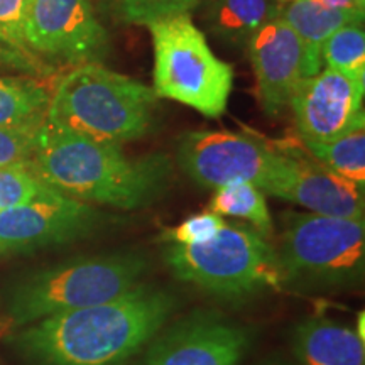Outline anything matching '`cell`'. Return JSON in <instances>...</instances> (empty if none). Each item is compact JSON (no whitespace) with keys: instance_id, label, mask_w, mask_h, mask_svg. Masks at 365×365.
Here are the masks:
<instances>
[{"instance_id":"cell-1","label":"cell","mask_w":365,"mask_h":365,"mask_svg":"<svg viewBox=\"0 0 365 365\" xmlns=\"http://www.w3.org/2000/svg\"><path fill=\"white\" fill-rule=\"evenodd\" d=\"M175 307L168 291L139 284L115 299L31 323L17 345L39 365H127Z\"/></svg>"},{"instance_id":"cell-2","label":"cell","mask_w":365,"mask_h":365,"mask_svg":"<svg viewBox=\"0 0 365 365\" xmlns=\"http://www.w3.org/2000/svg\"><path fill=\"white\" fill-rule=\"evenodd\" d=\"M29 168L70 198L120 210L156 202L171 176V163L164 154L127 158L120 145L98 143L46 120Z\"/></svg>"},{"instance_id":"cell-3","label":"cell","mask_w":365,"mask_h":365,"mask_svg":"<svg viewBox=\"0 0 365 365\" xmlns=\"http://www.w3.org/2000/svg\"><path fill=\"white\" fill-rule=\"evenodd\" d=\"M156 105L158 95L149 86L85 63L58 81L46 122L98 143L122 145L148 134Z\"/></svg>"},{"instance_id":"cell-4","label":"cell","mask_w":365,"mask_h":365,"mask_svg":"<svg viewBox=\"0 0 365 365\" xmlns=\"http://www.w3.org/2000/svg\"><path fill=\"white\" fill-rule=\"evenodd\" d=\"M276 257L281 286L322 291L359 284L365 271V220L286 213Z\"/></svg>"},{"instance_id":"cell-5","label":"cell","mask_w":365,"mask_h":365,"mask_svg":"<svg viewBox=\"0 0 365 365\" xmlns=\"http://www.w3.org/2000/svg\"><path fill=\"white\" fill-rule=\"evenodd\" d=\"M145 259L134 252L80 257L31 274L16 286L9 304L14 325L115 299L140 284Z\"/></svg>"},{"instance_id":"cell-6","label":"cell","mask_w":365,"mask_h":365,"mask_svg":"<svg viewBox=\"0 0 365 365\" xmlns=\"http://www.w3.org/2000/svg\"><path fill=\"white\" fill-rule=\"evenodd\" d=\"M154 46V93L176 100L205 117L227 110L234 68L210 49L190 14L148 24Z\"/></svg>"},{"instance_id":"cell-7","label":"cell","mask_w":365,"mask_h":365,"mask_svg":"<svg viewBox=\"0 0 365 365\" xmlns=\"http://www.w3.org/2000/svg\"><path fill=\"white\" fill-rule=\"evenodd\" d=\"M164 261L180 281L227 299L281 286L276 250L264 235L228 223L205 244H168Z\"/></svg>"},{"instance_id":"cell-8","label":"cell","mask_w":365,"mask_h":365,"mask_svg":"<svg viewBox=\"0 0 365 365\" xmlns=\"http://www.w3.org/2000/svg\"><path fill=\"white\" fill-rule=\"evenodd\" d=\"M276 153L252 137L230 130H195L181 135L178 163L196 185L218 190L234 182L262 186Z\"/></svg>"},{"instance_id":"cell-9","label":"cell","mask_w":365,"mask_h":365,"mask_svg":"<svg viewBox=\"0 0 365 365\" xmlns=\"http://www.w3.org/2000/svg\"><path fill=\"white\" fill-rule=\"evenodd\" d=\"M100 220L91 205L51 190L31 203L0 210V255L81 239L90 235Z\"/></svg>"},{"instance_id":"cell-10","label":"cell","mask_w":365,"mask_h":365,"mask_svg":"<svg viewBox=\"0 0 365 365\" xmlns=\"http://www.w3.org/2000/svg\"><path fill=\"white\" fill-rule=\"evenodd\" d=\"M24 41L36 53L71 63H95L108 48L91 0H31Z\"/></svg>"},{"instance_id":"cell-11","label":"cell","mask_w":365,"mask_h":365,"mask_svg":"<svg viewBox=\"0 0 365 365\" xmlns=\"http://www.w3.org/2000/svg\"><path fill=\"white\" fill-rule=\"evenodd\" d=\"M249 345L247 328L217 314L198 313L158 336L140 365H239Z\"/></svg>"},{"instance_id":"cell-12","label":"cell","mask_w":365,"mask_h":365,"mask_svg":"<svg viewBox=\"0 0 365 365\" xmlns=\"http://www.w3.org/2000/svg\"><path fill=\"white\" fill-rule=\"evenodd\" d=\"M262 191L299 205L314 215L364 218V188L318 161L276 153Z\"/></svg>"},{"instance_id":"cell-13","label":"cell","mask_w":365,"mask_h":365,"mask_svg":"<svg viewBox=\"0 0 365 365\" xmlns=\"http://www.w3.org/2000/svg\"><path fill=\"white\" fill-rule=\"evenodd\" d=\"M364 93L365 83L330 68L301 81L289 105L304 143H325L364 127Z\"/></svg>"},{"instance_id":"cell-14","label":"cell","mask_w":365,"mask_h":365,"mask_svg":"<svg viewBox=\"0 0 365 365\" xmlns=\"http://www.w3.org/2000/svg\"><path fill=\"white\" fill-rule=\"evenodd\" d=\"M245 49L252 63L262 108L269 115H277L307 78L303 44L279 12L254 34Z\"/></svg>"},{"instance_id":"cell-15","label":"cell","mask_w":365,"mask_h":365,"mask_svg":"<svg viewBox=\"0 0 365 365\" xmlns=\"http://www.w3.org/2000/svg\"><path fill=\"white\" fill-rule=\"evenodd\" d=\"M354 328L325 317H309L293 331L298 365H365V345Z\"/></svg>"},{"instance_id":"cell-16","label":"cell","mask_w":365,"mask_h":365,"mask_svg":"<svg viewBox=\"0 0 365 365\" xmlns=\"http://www.w3.org/2000/svg\"><path fill=\"white\" fill-rule=\"evenodd\" d=\"M281 16L303 44L307 54V78L319 73L323 63V46L328 38L340 27L364 21L362 11L327 9L314 0H291Z\"/></svg>"},{"instance_id":"cell-17","label":"cell","mask_w":365,"mask_h":365,"mask_svg":"<svg viewBox=\"0 0 365 365\" xmlns=\"http://www.w3.org/2000/svg\"><path fill=\"white\" fill-rule=\"evenodd\" d=\"M207 27L218 41L234 48H247L269 19L279 14L272 0H205Z\"/></svg>"},{"instance_id":"cell-18","label":"cell","mask_w":365,"mask_h":365,"mask_svg":"<svg viewBox=\"0 0 365 365\" xmlns=\"http://www.w3.org/2000/svg\"><path fill=\"white\" fill-rule=\"evenodd\" d=\"M319 164L336 175L365 188V130L364 127L346 132L325 143H304Z\"/></svg>"},{"instance_id":"cell-19","label":"cell","mask_w":365,"mask_h":365,"mask_svg":"<svg viewBox=\"0 0 365 365\" xmlns=\"http://www.w3.org/2000/svg\"><path fill=\"white\" fill-rule=\"evenodd\" d=\"M210 212L220 217H235L249 222L261 235L272 234V217L266 193L252 182H234L215 190Z\"/></svg>"},{"instance_id":"cell-20","label":"cell","mask_w":365,"mask_h":365,"mask_svg":"<svg viewBox=\"0 0 365 365\" xmlns=\"http://www.w3.org/2000/svg\"><path fill=\"white\" fill-rule=\"evenodd\" d=\"M51 93L27 78H0V127L46 117Z\"/></svg>"},{"instance_id":"cell-21","label":"cell","mask_w":365,"mask_h":365,"mask_svg":"<svg viewBox=\"0 0 365 365\" xmlns=\"http://www.w3.org/2000/svg\"><path fill=\"white\" fill-rule=\"evenodd\" d=\"M323 63L350 80L365 83V34L362 22L335 31L323 46Z\"/></svg>"},{"instance_id":"cell-22","label":"cell","mask_w":365,"mask_h":365,"mask_svg":"<svg viewBox=\"0 0 365 365\" xmlns=\"http://www.w3.org/2000/svg\"><path fill=\"white\" fill-rule=\"evenodd\" d=\"M113 16L127 24L148 26L166 17L190 14L205 0H107Z\"/></svg>"},{"instance_id":"cell-23","label":"cell","mask_w":365,"mask_h":365,"mask_svg":"<svg viewBox=\"0 0 365 365\" xmlns=\"http://www.w3.org/2000/svg\"><path fill=\"white\" fill-rule=\"evenodd\" d=\"M51 190L34 175L29 163L0 168V210L31 203Z\"/></svg>"},{"instance_id":"cell-24","label":"cell","mask_w":365,"mask_h":365,"mask_svg":"<svg viewBox=\"0 0 365 365\" xmlns=\"http://www.w3.org/2000/svg\"><path fill=\"white\" fill-rule=\"evenodd\" d=\"M46 117L0 127V168L26 164L33 158L39 129Z\"/></svg>"},{"instance_id":"cell-25","label":"cell","mask_w":365,"mask_h":365,"mask_svg":"<svg viewBox=\"0 0 365 365\" xmlns=\"http://www.w3.org/2000/svg\"><path fill=\"white\" fill-rule=\"evenodd\" d=\"M227 225L223 217L213 212H203L181 222L180 225L164 230L163 239L168 244L178 245H200L210 242L220 234V230Z\"/></svg>"},{"instance_id":"cell-26","label":"cell","mask_w":365,"mask_h":365,"mask_svg":"<svg viewBox=\"0 0 365 365\" xmlns=\"http://www.w3.org/2000/svg\"><path fill=\"white\" fill-rule=\"evenodd\" d=\"M31 0H0V43L14 53L24 51V26Z\"/></svg>"},{"instance_id":"cell-27","label":"cell","mask_w":365,"mask_h":365,"mask_svg":"<svg viewBox=\"0 0 365 365\" xmlns=\"http://www.w3.org/2000/svg\"><path fill=\"white\" fill-rule=\"evenodd\" d=\"M319 6L327 9H336V11H362L365 0H314Z\"/></svg>"},{"instance_id":"cell-28","label":"cell","mask_w":365,"mask_h":365,"mask_svg":"<svg viewBox=\"0 0 365 365\" xmlns=\"http://www.w3.org/2000/svg\"><path fill=\"white\" fill-rule=\"evenodd\" d=\"M9 54H11V53H9L7 46L0 43V59H7V58H9Z\"/></svg>"}]
</instances>
